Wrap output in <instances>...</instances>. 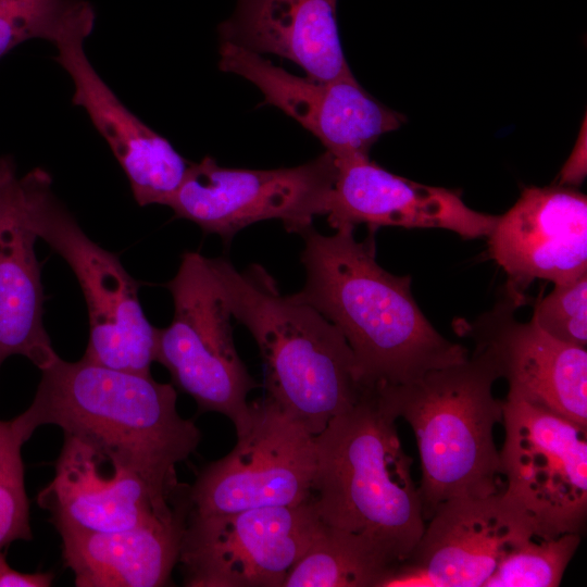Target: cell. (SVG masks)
I'll return each instance as SVG.
<instances>
[{
  "label": "cell",
  "instance_id": "1",
  "mask_svg": "<svg viewBox=\"0 0 587 587\" xmlns=\"http://www.w3.org/2000/svg\"><path fill=\"white\" fill-rule=\"evenodd\" d=\"M300 235L305 283L295 296L342 333L367 390L403 386L469 358L465 347L440 335L423 314L411 276L377 263L375 232L361 241L351 227L327 236L310 226Z\"/></svg>",
  "mask_w": 587,
  "mask_h": 587
},
{
  "label": "cell",
  "instance_id": "2",
  "mask_svg": "<svg viewBox=\"0 0 587 587\" xmlns=\"http://www.w3.org/2000/svg\"><path fill=\"white\" fill-rule=\"evenodd\" d=\"M40 371L33 402L18 415L30 435L55 425L129 466L159 498L175 501L184 495L176 466L197 450L201 433L178 414L173 384L83 358L58 357Z\"/></svg>",
  "mask_w": 587,
  "mask_h": 587
},
{
  "label": "cell",
  "instance_id": "3",
  "mask_svg": "<svg viewBox=\"0 0 587 587\" xmlns=\"http://www.w3.org/2000/svg\"><path fill=\"white\" fill-rule=\"evenodd\" d=\"M223 298L259 348L267 399L316 436L370 390L361 383L342 333L314 307L282 295L261 265L239 272L209 258Z\"/></svg>",
  "mask_w": 587,
  "mask_h": 587
},
{
  "label": "cell",
  "instance_id": "4",
  "mask_svg": "<svg viewBox=\"0 0 587 587\" xmlns=\"http://www.w3.org/2000/svg\"><path fill=\"white\" fill-rule=\"evenodd\" d=\"M397 417L367 391L316 436L312 499L321 520L371 542L394 566L413 552L425 519Z\"/></svg>",
  "mask_w": 587,
  "mask_h": 587
},
{
  "label": "cell",
  "instance_id": "5",
  "mask_svg": "<svg viewBox=\"0 0 587 587\" xmlns=\"http://www.w3.org/2000/svg\"><path fill=\"white\" fill-rule=\"evenodd\" d=\"M499 378L491 360L474 349L463 362L378 392L386 408L404 419L416 438L425 522L449 499L503 491L500 451L494 439L504 408V400L492 394Z\"/></svg>",
  "mask_w": 587,
  "mask_h": 587
},
{
  "label": "cell",
  "instance_id": "6",
  "mask_svg": "<svg viewBox=\"0 0 587 587\" xmlns=\"http://www.w3.org/2000/svg\"><path fill=\"white\" fill-rule=\"evenodd\" d=\"M29 224L37 238L63 258L82 289L89 319L83 359L105 367L150 375L157 327L139 300L140 284L118 257L91 240L57 198L41 167L21 177Z\"/></svg>",
  "mask_w": 587,
  "mask_h": 587
},
{
  "label": "cell",
  "instance_id": "7",
  "mask_svg": "<svg viewBox=\"0 0 587 587\" xmlns=\"http://www.w3.org/2000/svg\"><path fill=\"white\" fill-rule=\"evenodd\" d=\"M176 275L165 284L174 302L167 327H157L155 362L171 374L174 387L189 395L200 412L228 417L236 434L250 415L249 392L259 387L235 347L232 314L209 258L182 254Z\"/></svg>",
  "mask_w": 587,
  "mask_h": 587
},
{
  "label": "cell",
  "instance_id": "8",
  "mask_svg": "<svg viewBox=\"0 0 587 587\" xmlns=\"http://www.w3.org/2000/svg\"><path fill=\"white\" fill-rule=\"evenodd\" d=\"M336 172V158L328 151L274 170L223 167L207 155L189 163L167 207L226 246L239 230L264 220H279L288 233L300 234L325 215Z\"/></svg>",
  "mask_w": 587,
  "mask_h": 587
},
{
  "label": "cell",
  "instance_id": "9",
  "mask_svg": "<svg viewBox=\"0 0 587 587\" xmlns=\"http://www.w3.org/2000/svg\"><path fill=\"white\" fill-rule=\"evenodd\" d=\"M503 494L540 538L579 533L587 514V426L521 400H504Z\"/></svg>",
  "mask_w": 587,
  "mask_h": 587
},
{
  "label": "cell",
  "instance_id": "10",
  "mask_svg": "<svg viewBox=\"0 0 587 587\" xmlns=\"http://www.w3.org/2000/svg\"><path fill=\"white\" fill-rule=\"evenodd\" d=\"M324 525L313 499L227 514L188 512L178 563L188 587H283Z\"/></svg>",
  "mask_w": 587,
  "mask_h": 587
},
{
  "label": "cell",
  "instance_id": "11",
  "mask_svg": "<svg viewBox=\"0 0 587 587\" xmlns=\"http://www.w3.org/2000/svg\"><path fill=\"white\" fill-rule=\"evenodd\" d=\"M315 472L314 436L270 399L254 401L232 451L188 487L189 511L227 514L299 504L312 498Z\"/></svg>",
  "mask_w": 587,
  "mask_h": 587
},
{
  "label": "cell",
  "instance_id": "12",
  "mask_svg": "<svg viewBox=\"0 0 587 587\" xmlns=\"http://www.w3.org/2000/svg\"><path fill=\"white\" fill-rule=\"evenodd\" d=\"M539 537L503 491L436 507L410 558L380 587H484L516 547Z\"/></svg>",
  "mask_w": 587,
  "mask_h": 587
},
{
  "label": "cell",
  "instance_id": "13",
  "mask_svg": "<svg viewBox=\"0 0 587 587\" xmlns=\"http://www.w3.org/2000/svg\"><path fill=\"white\" fill-rule=\"evenodd\" d=\"M218 67L255 85L271 104L312 133L336 159L369 157L372 146L405 116L372 97L354 75L323 82L299 77L261 54L220 42Z\"/></svg>",
  "mask_w": 587,
  "mask_h": 587
},
{
  "label": "cell",
  "instance_id": "14",
  "mask_svg": "<svg viewBox=\"0 0 587 587\" xmlns=\"http://www.w3.org/2000/svg\"><path fill=\"white\" fill-rule=\"evenodd\" d=\"M525 299L505 291L492 310L461 330L509 384L507 399L545 408L587 426V351L555 339L515 310Z\"/></svg>",
  "mask_w": 587,
  "mask_h": 587
},
{
  "label": "cell",
  "instance_id": "15",
  "mask_svg": "<svg viewBox=\"0 0 587 587\" xmlns=\"http://www.w3.org/2000/svg\"><path fill=\"white\" fill-rule=\"evenodd\" d=\"M40 508L61 533H101L168 516L188 502L159 498L129 466L91 442L64 434L52 480L38 494Z\"/></svg>",
  "mask_w": 587,
  "mask_h": 587
},
{
  "label": "cell",
  "instance_id": "16",
  "mask_svg": "<svg viewBox=\"0 0 587 587\" xmlns=\"http://www.w3.org/2000/svg\"><path fill=\"white\" fill-rule=\"evenodd\" d=\"M490 257L524 297L535 279L554 286L587 275V198L565 186L526 187L488 235Z\"/></svg>",
  "mask_w": 587,
  "mask_h": 587
},
{
  "label": "cell",
  "instance_id": "17",
  "mask_svg": "<svg viewBox=\"0 0 587 587\" xmlns=\"http://www.w3.org/2000/svg\"><path fill=\"white\" fill-rule=\"evenodd\" d=\"M337 172L324 216L337 230L364 224L441 228L464 239L488 237L498 215L471 209L459 193L390 173L369 157L336 159Z\"/></svg>",
  "mask_w": 587,
  "mask_h": 587
},
{
  "label": "cell",
  "instance_id": "18",
  "mask_svg": "<svg viewBox=\"0 0 587 587\" xmlns=\"http://www.w3.org/2000/svg\"><path fill=\"white\" fill-rule=\"evenodd\" d=\"M79 30L58 41L55 61L68 73L73 104L82 107L122 166L140 207L167 205L189 163L163 136L146 125L117 98L88 60Z\"/></svg>",
  "mask_w": 587,
  "mask_h": 587
},
{
  "label": "cell",
  "instance_id": "19",
  "mask_svg": "<svg viewBox=\"0 0 587 587\" xmlns=\"http://www.w3.org/2000/svg\"><path fill=\"white\" fill-rule=\"evenodd\" d=\"M36 239L15 163L0 157V367L22 355L42 370L59 357L43 325Z\"/></svg>",
  "mask_w": 587,
  "mask_h": 587
},
{
  "label": "cell",
  "instance_id": "20",
  "mask_svg": "<svg viewBox=\"0 0 587 587\" xmlns=\"http://www.w3.org/2000/svg\"><path fill=\"white\" fill-rule=\"evenodd\" d=\"M220 42L290 60L315 80L353 75L342 52L337 0H237Z\"/></svg>",
  "mask_w": 587,
  "mask_h": 587
},
{
  "label": "cell",
  "instance_id": "21",
  "mask_svg": "<svg viewBox=\"0 0 587 587\" xmlns=\"http://www.w3.org/2000/svg\"><path fill=\"white\" fill-rule=\"evenodd\" d=\"M189 501L175 513L135 527L61 533L64 565L77 587H160L178 563Z\"/></svg>",
  "mask_w": 587,
  "mask_h": 587
},
{
  "label": "cell",
  "instance_id": "22",
  "mask_svg": "<svg viewBox=\"0 0 587 587\" xmlns=\"http://www.w3.org/2000/svg\"><path fill=\"white\" fill-rule=\"evenodd\" d=\"M392 571L371 542L324 523L283 587H380Z\"/></svg>",
  "mask_w": 587,
  "mask_h": 587
},
{
  "label": "cell",
  "instance_id": "23",
  "mask_svg": "<svg viewBox=\"0 0 587 587\" xmlns=\"http://www.w3.org/2000/svg\"><path fill=\"white\" fill-rule=\"evenodd\" d=\"M95 10L86 0H0V59L18 45L92 32Z\"/></svg>",
  "mask_w": 587,
  "mask_h": 587
},
{
  "label": "cell",
  "instance_id": "24",
  "mask_svg": "<svg viewBox=\"0 0 587 587\" xmlns=\"http://www.w3.org/2000/svg\"><path fill=\"white\" fill-rule=\"evenodd\" d=\"M580 540L579 533L533 537L500 562L484 587H558Z\"/></svg>",
  "mask_w": 587,
  "mask_h": 587
},
{
  "label": "cell",
  "instance_id": "25",
  "mask_svg": "<svg viewBox=\"0 0 587 587\" xmlns=\"http://www.w3.org/2000/svg\"><path fill=\"white\" fill-rule=\"evenodd\" d=\"M30 436L18 416L0 420V550L33 539L22 459V447Z\"/></svg>",
  "mask_w": 587,
  "mask_h": 587
},
{
  "label": "cell",
  "instance_id": "26",
  "mask_svg": "<svg viewBox=\"0 0 587 587\" xmlns=\"http://www.w3.org/2000/svg\"><path fill=\"white\" fill-rule=\"evenodd\" d=\"M532 320L555 339L580 348L587 346V275L540 298Z\"/></svg>",
  "mask_w": 587,
  "mask_h": 587
},
{
  "label": "cell",
  "instance_id": "27",
  "mask_svg": "<svg viewBox=\"0 0 587 587\" xmlns=\"http://www.w3.org/2000/svg\"><path fill=\"white\" fill-rule=\"evenodd\" d=\"M52 580L50 572L23 573L12 569L0 550V587H49Z\"/></svg>",
  "mask_w": 587,
  "mask_h": 587
},
{
  "label": "cell",
  "instance_id": "28",
  "mask_svg": "<svg viewBox=\"0 0 587 587\" xmlns=\"http://www.w3.org/2000/svg\"><path fill=\"white\" fill-rule=\"evenodd\" d=\"M585 140L583 143H578L566 164L561 171V186L565 185H578L586 176V150Z\"/></svg>",
  "mask_w": 587,
  "mask_h": 587
}]
</instances>
